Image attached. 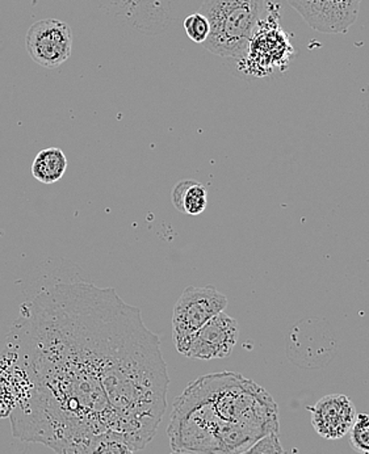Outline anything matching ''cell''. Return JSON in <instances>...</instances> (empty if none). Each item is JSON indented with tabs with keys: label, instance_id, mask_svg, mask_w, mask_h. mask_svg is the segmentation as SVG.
<instances>
[{
	"label": "cell",
	"instance_id": "1",
	"mask_svg": "<svg viewBox=\"0 0 369 454\" xmlns=\"http://www.w3.org/2000/svg\"><path fill=\"white\" fill-rule=\"evenodd\" d=\"M114 293L61 281L21 306L0 358V418L10 417L16 439L57 454H91L106 436L124 440L103 376Z\"/></svg>",
	"mask_w": 369,
	"mask_h": 454
},
{
	"label": "cell",
	"instance_id": "2",
	"mask_svg": "<svg viewBox=\"0 0 369 454\" xmlns=\"http://www.w3.org/2000/svg\"><path fill=\"white\" fill-rule=\"evenodd\" d=\"M279 434L269 391L235 372L205 374L175 401L168 434L174 452L239 454Z\"/></svg>",
	"mask_w": 369,
	"mask_h": 454
},
{
	"label": "cell",
	"instance_id": "3",
	"mask_svg": "<svg viewBox=\"0 0 369 454\" xmlns=\"http://www.w3.org/2000/svg\"><path fill=\"white\" fill-rule=\"evenodd\" d=\"M264 8L266 0H204L210 33L202 45L223 59H246Z\"/></svg>",
	"mask_w": 369,
	"mask_h": 454
},
{
	"label": "cell",
	"instance_id": "4",
	"mask_svg": "<svg viewBox=\"0 0 369 454\" xmlns=\"http://www.w3.org/2000/svg\"><path fill=\"white\" fill-rule=\"evenodd\" d=\"M228 298L215 286H188L177 300L172 314V339L179 354L184 355L202 325L223 313Z\"/></svg>",
	"mask_w": 369,
	"mask_h": 454
},
{
	"label": "cell",
	"instance_id": "5",
	"mask_svg": "<svg viewBox=\"0 0 369 454\" xmlns=\"http://www.w3.org/2000/svg\"><path fill=\"white\" fill-rule=\"evenodd\" d=\"M26 48L35 64L56 68L64 65L73 51V31L59 19H43L28 29Z\"/></svg>",
	"mask_w": 369,
	"mask_h": 454
},
{
	"label": "cell",
	"instance_id": "6",
	"mask_svg": "<svg viewBox=\"0 0 369 454\" xmlns=\"http://www.w3.org/2000/svg\"><path fill=\"white\" fill-rule=\"evenodd\" d=\"M311 29L346 35L360 12L362 0H287Z\"/></svg>",
	"mask_w": 369,
	"mask_h": 454
},
{
	"label": "cell",
	"instance_id": "7",
	"mask_svg": "<svg viewBox=\"0 0 369 454\" xmlns=\"http://www.w3.org/2000/svg\"><path fill=\"white\" fill-rule=\"evenodd\" d=\"M238 336V322L223 311L196 333L184 356L198 360L228 357L237 344Z\"/></svg>",
	"mask_w": 369,
	"mask_h": 454
},
{
	"label": "cell",
	"instance_id": "8",
	"mask_svg": "<svg viewBox=\"0 0 369 454\" xmlns=\"http://www.w3.org/2000/svg\"><path fill=\"white\" fill-rule=\"evenodd\" d=\"M314 431L326 440H339L351 431L357 419V409L349 396L332 394L308 407Z\"/></svg>",
	"mask_w": 369,
	"mask_h": 454
},
{
	"label": "cell",
	"instance_id": "9",
	"mask_svg": "<svg viewBox=\"0 0 369 454\" xmlns=\"http://www.w3.org/2000/svg\"><path fill=\"white\" fill-rule=\"evenodd\" d=\"M171 200L179 212L196 217L207 209L208 191L201 183L183 180L172 190Z\"/></svg>",
	"mask_w": 369,
	"mask_h": 454
},
{
	"label": "cell",
	"instance_id": "10",
	"mask_svg": "<svg viewBox=\"0 0 369 454\" xmlns=\"http://www.w3.org/2000/svg\"><path fill=\"white\" fill-rule=\"evenodd\" d=\"M67 169V158L59 147L43 150L32 163V175L43 184H54L64 177Z\"/></svg>",
	"mask_w": 369,
	"mask_h": 454
},
{
	"label": "cell",
	"instance_id": "11",
	"mask_svg": "<svg viewBox=\"0 0 369 454\" xmlns=\"http://www.w3.org/2000/svg\"><path fill=\"white\" fill-rule=\"evenodd\" d=\"M349 434L355 452L369 454V415L357 414Z\"/></svg>",
	"mask_w": 369,
	"mask_h": 454
},
{
	"label": "cell",
	"instance_id": "12",
	"mask_svg": "<svg viewBox=\"0 0 369 454\" xmlns=\"http://www.w3.org/2000/svg\"><path fill=\"white\" fill-rule=\"evenodd\" d=\"M184 31L188 38L196 43H204L209 37L210 26L208 19L201 12L192 13L185 18Z\"/></svg>",
	"mask_w": 369,
	"mask_h": 454
},
{
	"label": "cell",
	"instance_id": "13",
	"mask_svg": "<svg viewBox=\"0 0 369 454\" xmlns=\"http://www.w3.org/2000/svg\"><path fill=\"white\" fill-rule=\"evenodd\" d=\"M239 454H287V452L281 445L279 434H271Z\"/></svg>",
	"mask_w": 369,
	"mask_h": 454
},
{
	"label": "cell",
	"instance_id": "14",
	"mask_svg": "<svg viewBox=\"0 0 369 454\" xmlns=\"http://www.w3.org/2000/svg\"><path fill=\"white\" fill-rule=\"evenodd\" d=\"M91 454H135V450L119 437L106 436L95 445Z\"/></svg>",
	"mask_w": 369,
	"mask_h": 454
},
{
	"label": "cell",
	"instance_id": "15",
	"mask_svg": "<svg viewBox=\"0 0 369 454\" xmlns=\"http://www.w3.org/2000/svg\"><path fill=\"white\" fill-rule=\"evenodd\" d=\"M171 454H200V453H192V452H172Z\"/></svg>",
	"mask_w": 369,
	"mask_h": 454
}]
</instances>
